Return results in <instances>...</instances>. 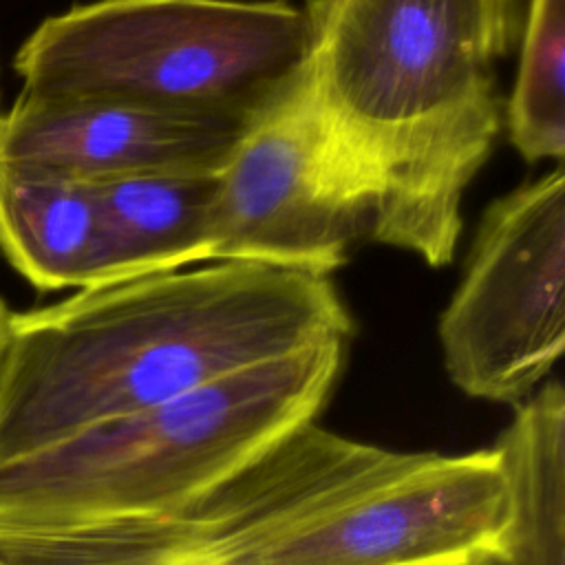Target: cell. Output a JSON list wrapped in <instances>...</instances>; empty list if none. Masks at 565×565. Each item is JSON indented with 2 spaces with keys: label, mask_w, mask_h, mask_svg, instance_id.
Segmentation results:
<instances>
[{
  "label": "cell",
  "mask_w": 565,
  "mask_h": 565,
  "mask_svg": "<svg viewBox=\"0 0 565 565\" xmlns=\"http://www.w3.org/2000/svg\"><path fill=\"white\" fill-rule=\"evenodd\" d=\"M369 227L371 207L333 157L305 66L216 170L212 263L331 276Z\"/></svg>",
  "instance_id": "obj_7"
},
{
  "label": "cell",
  "mask_w": 565,
  "mask_h": 565,
  "mask_svg": "<svg viewBox=\"0 0 565 565\" xmlns=\"http://www.w3.org/2000/svg\"><path fill=\"white\" fill-rule=\"evenodd\" d=\"M519 71L503 124L527 161L565 154V0H530L521 24Z\"/></svg>",
  "instance_id": "obj_13"
},
{
  "label": "cell",
  "mask_w": 565,
  "mask_h": 565,
  "mask_svg": "<svg viewBox=\"0 0 565 565\" xmlns=\"http://www.w3.org/2000/svg\"><path fill=\"white\" fill-rule=\"evenodd\" d=\"M307 9L285 0H95L22 42V93L249 124L302 75Z\"/></svg>",
  "instance_id": "obj_4"
},
{
  "label": "cell",
  "mask_w": 565,
  "mask_h": 565,
  "mask_svg": "<svg viewBox=\"0 0 565 565\" xmlns=\"http://www.w3.org/2000/svg\"><path fill=\"white\" fill-rule=\"evenodd\" d=\"M307 77L371 207L369 238L452 260L461 205L503 128L499 64L521 0H309Z\"/></svg>",
  "instance_id": "obj_1"
},
{
  "label": "cell",
  "mask_w": 565,
  "mask_h": 565,
  "mask_svg": "<svg viewBox=\"0 0 565 565\" xmlns=\"http://www.w3.org/2000/svg\"><path fill=\"white\" fill-rule=\"evenodd\" d=\"M192 565H267L258 552H238V554H227V556H214L205 558Z\"/></svg>",
  "instance_id": "obj_14"
},
{
  "label": "cell",
  "mask_w": 565,
  "mask_h": 565,
  "mask_svg": "<svg viewBox=\"0 0 565 565\" xmlns=\"http://www.w3.org/2000/svg\"><path fill=\"white\" fill-rule=\"evenodd\" d=\"M106 245V282L212 263L216 170L90 183Z\"/></svg>",
  "instance_id": "obj_10"
},
{
  "label": "cell",
  "mask_w": 565,
  "mask_h": 565,
  "mask_svg": "<svg viewBox=\"0 0 565 565\" xmlns=\"http://www.w3.org/2000/svg\"><path fill=\"white\" fill-rule=\"evenodd\" d=\"M483 565H499V563H497V561H494V558H488V561H486V563H483Z\"/></svg>",
  "instance_id": "obj_17"
},
{
  "label": "cell",
  "mask_w": 565,
  "mask_h": 565,
  "mask_svg": "<svg viewBox=\"0 0 565 565\" xmlns=\"http://www.w3.org/2000/svg\"><path fill=\"white\" fill-rule=\"evenodd\" d=\"M422 455L309 422L230 477L152 514L73 525L0 523V565H192L260 552L397 479Z\"/></svg>",
  "instance_id": "obj_5"
},
{
  "label": "cell",
  "mask_w": 565,
  "mask_h": 565,
  "mask_svg": "<svg viewBox=\"0 0 565 565\" xmlns=\"http://www.w3.org/2000/svg\"><path fill=\"white\" fill-rule=\"evenodd\" d=\"M344 353L347 340L311 344L0 461V523L73 525L172 508L316 422Z\"/></svg>",
  "instance_id": "obj_3"
},
{
  "label": "cell",
  "mask_w": 565,
  "mask_h": 565,
  "mask_svg": "<svg viewBox=\"0 0 565 565\" xmlns=\"http://www.w3.org/2000/svg\"><path fill=\"white\" fill-rule=\"evenodd\" d=\"M508 490L499 565H565V391L543 382L499 435Z\"/></svg>",
  "instance_id": "obj_12"
},
{
  "label": "cell",
  "mask_w": 565,
  "mask_h": 565,
  "mask_svg": "<svg viewBox=\"0 0 565 565\" xmlns=\"http://www.w3.org/2000/svg\"><path fill=\"white\" fill-rule=\"evenodd\" d=\"M508 490L494 448L424 452L397 479L276 539L267 565H455L499 563Z\"/></svg>",
  "instance_id": "obj_8"
},
{
  "label": "cell",
  "mask_w": 565,
  "mask_h": 565,
  "mask_svg": "<svg viewBox=\"0 0 565 565\" xmlns=\"http://www.w3.org/2000/svg\"><path fill=\"white\" fill-rule=\"evenodd\" d=\"M351 333L353 318L329 276L236 260L84 287L55 305L11 311L0 461Z\"/></svg>",
  "instance_id": "obj_2"
},
{
  "label": "cell",
  "mask_w": 565,
  "mask_h": 565,
  "mask_svg": "<svg viewBox=\"0 0 565 565\" xmlns=\"http://www.w3.org/2000/svg\"><path fill=\"white\" fill-rule=\"evenodd\" d=\"M450 382L468 397L519 406L565 349V174L492 201L461 282L439 318Z\"/></svg>",
  "instance_id": "obj_6"
},
{
  "label": "cell",
  "mask_w": 565,
  "mask_h": 565,
  "mask_svg": "<svg viewBox=\"0 0 565 565\" xmlns=\"http://www.w3.org/2000/svg\"><path fill=\"white\" fill-rule=\"evenodd\" d=\"M0 252L40 291L104 285V227L90 183L0 168Z\"/></svg>",
  "instance_id": "obj_11"
},
{
  "label": "cell",
  "mask_w": 565,
  "mask_h": 565,
  "mask_svg": "<svg viewBox=\"0 0 565 565\" xmlns=\"http://www.w3.org/2000/svg\"><path fill=\"white\" fill-rule=\"evenodd\" d=\"M9 316H11V311H9V309H7V305L0 300V360H2V353H4V344H7Z\"/></svg>",
  "instance_id": "obj_15"
},
{
  "label": "cell",
  "mask_w": 565,
  "mask_h": 565,
  "mask_svg": "<svg viewBox=\"0 0 565 565\" xmlns=\"http://www.w3.org/2000/svg\"><path fill=\"white\" fill-rule=\"evenodd\" d=\"M247 124L22 93L0 113V168L97 183L218 170Z\"/></svg>",
  "instance_id": "obj_9"
},
{
  "label": "cell",
  "mask_w": 565,
  "mask_h": 565,
  "mask_svg": "<svg viewBox=\"0 0 565 565\" xmlns=\"http://www.w3.org/2000/svg\"><path fill=\"white\" fill-rule=\"evenodd\" d=\"M488 558H475V561H468V563H455V565H483Z\"/></svg>",
  "instance_id": "obj_16"
}]
</instances>
